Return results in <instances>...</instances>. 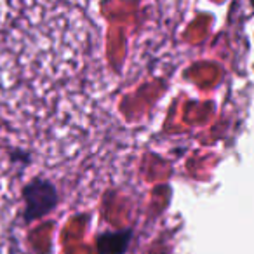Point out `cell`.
<instances>
[{"mask_svg": "<svg viewBox=\"0 0 254 254\" xmlns=\"http://www.w3.org/2000/svg\"><path fill=\"white\" fill-rule=\"evenodd\" d=\"M11 162L12 164H21V166H28L32 162V155L25 150H12L11 152Z\"/></svg>", "mask_w": 254, "mask_h": 254, "instance_id": "obj_3", "label": "cell"}, {"mask_svg": "<svg viewBox=\"0 0 254 254\" xmlns=\"http://www.w3.org/2000/svg\"><path fill=\"white\" fill-rule=\"evenodd\" d=\"M134 230H106L96 237V254H127L131 247Z\"/></svg>", "mask_w": 254, "mask_h": 254, "instance_id": "obj_2", "label": "cell"}, {"mask_svg": "<svg viewBox=\"0 0 254 254\" xmlns=\"http://www.w3.org/2000/svg\"><path fill=\"white\" fill-rule=\"evenodd\" d=\"M21 200L23 223L30 225L56 211L60 204V191L49 178L35 176L21 188Z\"/></svg>", "mask_w": 254, "mask_h": 254, "instance_id": "obj_1", "label": "cell"}]
</instances>
